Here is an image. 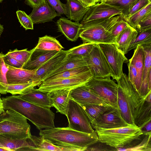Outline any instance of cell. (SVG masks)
<instances>
[{
    "instance_id": "56",
    "label": "cell",
    "mask_w": 151,
    "mask_h": 151,
    "mask_svg": "<svg viewBox=\"0 0 151 151\" xmlns=\"http://www.w3.org/2000/svg\"><path fill=\"white\" fill-rule=\"evenodd\" d=\"M113 0H105L102 2H101V3L105 2H106L110 1H113Z\"/></svg>"
},
{
    "instance_id": "51",
    "label": "cell",
    "mask_w": 151,
    "mask_h": 151,
    "mask_svg": "<svg viewBox=\"0 0 151 151\" xmlns=\"http://www.w3.org/2000/svg\"><path fill=\"white\" fill-rule=\"evenodd\" d=\"M84 6L90 7L94 5L96 2L94 0H78Z\"/></svg>"
},
{
    "instance_id": "15",
    "label": "cell",
    "mask_w": 151,
    "mask_h": 151,
    "mask_svg": "<svg viewBox=\"0 0 151 151\" xmlns=\"http://www.w3.org/2000/svg\"><path fill=\"white\" fill-rule=\"evenodd\" d=\"M0 147L9 151H37L35 136L14 139L0 134Z\"/></svg>"
},
{
    "instance_id": "21",
    "label": "cell",
    "mask_w": 151,
    "mask_h": 151,
    "mask_svg": "<svg viewBox=\"0 0 151 151\" xmlns=\"http://www.w3.org/2000/svg\"><path fill=\"white\" fill-rule=\"evenodd\" d=\"M71 90L64 89L47 93L52 107L57 110V112L66 115Z\"/></svg>"
},
{
    "instance_id": "8",
    "label": "cell",
    "mask_w": 151,
    "mask_h": 151,
    "mask_svg": "<svg viewBox=\"0 0 151 151\" xmlns=\"http://www.w3.org/2000/svg\"><path fill=\"white\" fill-rule=\"evenodd\" d=\"M66 116L68 122V127L70 128L86 133L95 132L82 106L70 98Z\"/></svg>"
},
{
    "instance_id": "12",
    "label": "cell",
    "mask_w": 151,
    "mask_h": 151,
    "mask_svg": "<svg viewBox=\"0 0 151 151\" xmlns=\"http://www.w3.org/2000/svg\"><path fill=\"white\" fill-rule=\"evenodd\" d=\"M91 124L95 129H114L130 124L122 118L119 108L113 107L106 111Z\"/></svg>"
},
{
    "instance_id": "36",
    "label": "cell",
    "mask_w": 151,
    "mask_h": 151,
    "mask_svg": "<svg viewBox=\"0 0 151 151\" xmlns=\"http://www.w3.org/2000/svg\"><path fill=\"white\" fill-rule=\"evenodd\" d=\"M150 13H151V1L149 2L143 8L125 20L130 26L136 29L138 23Z\"/></svg>"
},
{
    "instance_id": "4",
    "label": "cell",
    "mask_w": 151,
    "mask_h": 151,
    "mask_svg": "<svg viewBox=\"0 0 151 151\" xmlns=\"http://www.w3.org/2000/svg\"><path fill=\"white\" fill-rule=\"evenodd\" d=\"M121 15L96 19L81 24L79 37L83 42L96 44L115 43L112 34L115 25L120 19Z\"/></svg>"
},
{
    "instance_id": "7",
    "label": "cell",
    "mask_w": 151,
    "mask_h": 151,
    "mask_svg": "<svg viewBox=\"0 0 151 151\" xmlns=\"http://www.w3.org/2000/svg\"><path fill=\"white\" fill-rule=\"evenodd\" d=\"M85 85L98 95L107 104L118 108L117 101L118 86L110 77H93Z\"/></svg>"
},
{
    "instance_id": "52",
    "label": "cell",
    "mask_w": 151,
    "mask_h": 151,
    "mask_svg": "<svg viewBox=\"0 0 151 151\" xmlns=\"http://www.w3.org/2000/svg\"><path fill=\"white\" fill-rule=\"evenodd\" d=\"M0 97L1 95L0 94V114L4 111V109L3 100Z\"/></svg>"
},
{
    "instance_id": "23",
    "label": "cell",
    "mask_w": 151,
    "mask_h": 151,
    "mask_svg": "<svg viewBox=\"0 0 151 151\" xmlns=\"http://www.w3.org/2000/svg\"><path fill=\"white\" fill-rule=\"evenodd\" d=\"M19 96L24 100L37 105L47 109L52 107L47 93L34 88Z\"/></svg>"
},
{
    "instance_id": "24",
    "label": "cell",
    "mask_w": 151,
    "mask_h": 151,
    "mask_svg": "<svg viewBox=\"0 0 151 151\" xmlns=\"http://www.w3.org/2000/svg\"><path fill=\"white\" fill-rule=\"evenodd\" d=\"M66 1V3L65 4L66 16L71 20L76 22H81L89 7L85 6L78 0Z\"/></svg>"
},
{
    "instance_id": "14",
    "label": "cell",
    "mask_w": 151,
    "mask_h": 151,
    "mask_svg": "<svg viewBox=\"0 0 151 151\" xmlns=\"http://www.w3.org/2000/svg\"><path fill=\"white\" fill-rule=\"evenodd\" d=\"M69 96L70 98L81 105L98 104L109 105L85 84L71 90Z\"/></svg>"
},
{
    "instance_id": "2",
    "label": "cell",
    "mask_w": 151,
    "mask_h": 151,
    "mask_svg": "<svg viewBox=\"0 0 151 151\" xmlns=\"http://www.w3.org/2000/svg\"><path fill=\"white\" fill-rule=\"evenodd\" d=\"M4 109L14 110L32 123L39 130L55 127V114L50 109L27 102L19 96L2 98Z\"/></svg>"
},
{
    "instance_id": "33",
    "label": "cell",
    "mask_w": 151,
    "mask_h": 151,
    "mask_svg": "<svg viewBox=\"0 0 151 151\" xmlns=\"http://www.w3.org/2000/svg\"><path fill=\"white\" fill-rule=\"evenodd\" d=\"M81 105L84 110L91 124L106 111L112 107L110 105L98 104Z\"/></svg>"
},
{
    "instance_id": "55",
    "label": "cell",
    "mask_w": 151,
    "mask_h": 151,
    "mask_svg": "<svg viewBox=\"0 0 151 151\" xmlns=\"http://www.w3.org/2000/svg\"><path fill=\"white\" fill-rule=\"evenodd\" d=\"M104 0H96L95 2L96 3H97L102 2Z\"/></svg>"
},
{
    "instance_id": "58",
    "label": "cell",
    "mask_w": 151,
    "mask_h": 151,
    "mask_svg": "<svg viewBox=\"0 0 151 151\" xmlns=\"http://www.w3.org/2000/svg\"><path fill=\"white\" fill-rule=\"evenodd\" d=\"M94 0L95 1H95H96V0Z\"/></svg>"
},
{
    "instance_id": "25",
    "label": "cell",
    "mask_w": 151,
    "mask_h": 151,
    "mask_svg": "<svg viewBox=\"0 0 151 151\" xmlns=\"http://www.w3.org/2000/svg\"><path fill=\"white\" fill-rule=\"evenodd\" d=\"M138 32L130 26L124 30L115 40V44L118 49L124 54H126L131 44L135 39Z\"/></svg>"
},
{
    "instance_id": "3",
    "label": "cell",
    "mask_w": 151,
    "mask_h": 151,
    "mask_svg": "<svg viewBox=\"0 0 151 151\" xmlns=\"http://www.w3.org/2000/svg\"><path fill=\"white\" fill-rule=\"evenodd\" d=\"M118 86L117 104L121 114L129 124H135L145 101L123 73L116 81Z\"/></svg>"
},
{
    "instance_id": "16",
    "label": "cell",
    "mask_w": 151,
    "mask_h": 151,
    "mask_svg": "<svg viewBox=\"0 0 151 151\" xmlns=\"http://www.w3.org/2000/svg\"><path fill=\"white\" fill-rule=\"evenodd\" d=\"M6 65L8 68L6 74L8 84L26 83L37 81L35 80L36 70L18 68Z\"/></svg>"
},
{
    "instance_id": "47",
    "label": "cell",
    "mask_w": 151,
    "mask_h": 151,
    "mask_svg": "<svg viewBox=\"0 0 151 151\" xmlns=\"http://www.w3.org/2000/svg\"><path fill=\"white\" fill-rule=\"evenodd\" d=\"M129 70L128 79L135 88L137 76L136 69L134 65L129 60L127 61Z\"/></svg>"
},
{
    "instance_id": "22",
    "label": "cell",
    "mask_w": 151,
    "mask_h": 151,
    "mask_svg": "<svg viewBox=\"0 0 151 151\" xmlns=\"http://www.w3.org/2000/svg\"><path fill=\"white\" fill-rule=\"evenodd\" d=\"M145 53V61L140 87L138 93L144 97L150 91L148 88V78L151 73V44L142 45Z\"/></svg>"
},
{
    "instance_id": "1",
    "label": "cell",
    "mask_w": 151,
    "mask_h": 151,
    "mask_svg": "<svg viewBox=\"0 0 151 151\" xmlns=\"http://www.w3.org/2000/svg\"><path fill=\"white\" fill-rule=\"evenodd\" d=\"M40 137L58 146L71 148L76 151H85L87 147L99 140L95 131L91 133L77 131L68 127L40 130Z\"/></svg>"
},
{
    "instance_id": "27",
    "label": "cell",
    "mask_w": 151,
    "mask_h": 151,
    "mask_svg": "<svg viewBox=\"0 0 151 151\" xmlns=\"http://www.w3.org/2000/svg\"><path fill=\"white\" fill-rule=\"evenodd\" d=\"M128 60L134 65L137 71V76L135 88L138 93L141 86L145 61L144 51L142 45L137 46L132 56Z\"/></svg>"
},
{
    "instance_id": "17",
    "label": "cell",
    "mask_w": 151,
    "mask_h": 151,
    "mask_svg": "<svg viewBox=\"0 0 151 151\" xmlns=\"http://www.w3.org/2000/svg\"><path fill=\"white\" fill-rule=\"evenodd\" d=\"M29 15L34 24H38L51 22L55 18L61 15L50 6L46 1L39 6L33 8Z\"/></svg>"
},
{
    "instance_id": "45",
    "label": "cell",
    "mask_w": 151,
    "mask_h": 151,
    "mask_svg": "<svg viewBox=\"0 0 151 151\" xmlns=\"http://www.w3.org/2000/svg\"><path fill=\"white\" fill-rule=\"evenodd\" d=\"M49 4L58 14L60 15L66 14L65 4L62 3L60 0H46Z\"/></svg>"
},
{
    "instance_id": "10",
    "label": "cell",
    "mask_w": 151,
    "mask_h": 151,
    "mask_svg": "<svg viewBox=\"0 0 151 151\" xmlns=\"http://www.w3.org/2000/svg\"><path fill=\"white\" fill-rule=\"evenodd\" d=\"M93 77L91 72L71 77L42 82L38 89L46 93L64 89L72 90L85 84Z\"/></svg>"
},
{
    "instance_id": "13",
    "label": "cell",
    "mask_w": 151,
    "mask_h": 151,
    "mask_svg": "<svg viewBox=\"0 0 151 151\" xmlns=\"http://www.w3.org/2000/svg\"><path fill=\"white\" fill-rule=\"evenodd\" d=\"M122 10L117 6L106 2L97 3L89 8L80 22L81 24L92 21L122 15Z\"/></svg>"
},
{
    "instance_id": "28",
    "label": "cell",
    "mask_w": 151,
    "mask_h": 151,
    "mask_svg": "<svg viewBox=\"0 0 151 151\" xmlns=\"http://www.w3.org/2000/svg\"><path fill=\"white\" fill-rule=\"evenodd\" d=\"M86 65H87L86 61L83 57L75 56H66L65 60L49 73L43 80L47 77L58 73Z\"/></svg>"
},
{
    "instance_id": "57",
    "label": "cell",
    "mask_w": 151,
    "mask_h": 151,
    "mask_svg": "<svg viewBox=\"0 0 151 151\" xmlns=\"http://www.w3.org/2000/svg\"><path fill=\"white\" fill-rule=\"evenodd\" d=\"M149 1H151V0H149Z\"/></svg>"
},
{
    "instance_id": "49",
    "label": "cell",
    "mask_w": 151,
    "mask_h": 151,
    "mask_svg": "<svg viewBox=\"0 0 151 151\" xmlns=\"http://www.w3.org/2000/svg\"><path fill=\"white\" fill-rule=\"evenodd\" d=\"M46 0H26L25 3L31 7H37L44 3Z\"/></svg>"
},
{
    "instance_id": "59",
    "label": "cell",
    "mask_w": 151,
    "mask_h": 151,
    "mask_svg": "<svg viewBox=\"0 0 151 151\" xmlns=\"http://www.w3.org/2000/svg\"></svg>"
},
{
    "instance_id": "19",
    "label": "cell",
    "mask_w": 151,
    "mask_h": 151,
    "mask_svg": "<svg viewBox=\"0 0 151 151\" xmlns=\"http://www.w3.org/2000/svg\"><path fill=\"white\" fill-rule=\"evenodd\" d=\"M67 50H61L36 70L35 80L42 82L46 76L66 58Z\"/></svg>"
},
{
    "instance_id": "50",
    "label": "cell",
    "mask_w": 151,
    "mask_h": 151,
    "mask_svg": "<svg viewBox=\"0 0 151 151\" xmlns=\"http://www.w3.org/2000/svg\"><path fill=\"white\" fill-rule=\"evenodd\" d=\"M143 133H147L151 132V120H150L140 127Z\"/></svg>"
},
{
    "instance_id": "34",
    "label": "cell",
    "mask_w": 151,
    "mask_h": 151,
    "mask_svg": "<svg viewBox=\"0 0 151 151\" xmlns=\"http://www.w3.org/2000/svg\"><path fill=\"white\" fill-rule=\"evenodd\" d=\"M37 151H76L71 148L62 147L55 145L42 137H35Z\"/></svg>"
},
{
    "instance_id": "31",
    "label": "cell",
    "mask_w": 151,
    "mask_h": 151,
    "mask_svg": "<svg viewBox=\"0 0 151 151\" xmlns=\"http://www.w3.org/2000/svg\"><path fill=\"white\" fill-rule=\"evenodd\" d=\"M151 91L145 96V101L143 108L135 122V124L141 127L148 121L151 120Z\"/></svg>"
},
{
    "instance_id": "32",
    "label": "cell",
    "mask_w": 151,
    "mask_h": 151,
    "mask_svg": "<svg viewBox=\"0 0 151 151\" xmlns=\"http://www.w3.org/2000/svg\"><path fill=\"white\" fill-rule=\"evenodd\" d=\"M42 82L32 81L28 83L8 84L6 92L12 95L22 94L26 93L37 86H39Z\"/></svg>"
},
{
    "instance_id": "9",
    "label": "cell",
    "mask_w": 151,
    "mask_h": 151,
    "mask_svg": "<svg viewBox=\"0 0 151 151\" xmlns=\"http://www.w3.org/2000/svg\"><path fill=\"white\" fill-rule=\"evenodd\" d=\"M84 58L93 77L112 76L111 68L98 44H95L91 52Z\"/></svg>"
},
{
    "instance_id": "44",
    "label": "cell",
    "mask_w": 151,
    "mask_h": 151,
    "mask_svg": "<svg viewBox=\"0 0 151 151\" xmlns=\"http://www.w3.org/2000/svg\"><path fill=\"white\" fill-rule=\"evenodd\" d=\"M151 29V13L144 17L137 24L136 29L138 33Z\"/></svg>"
},
{
    "instance_id": "35",
    "label": "cell",
    "mask_w": 151,
    "mask_h": 151,
    "mask_svg": "<svg viewBox=\"0 0 151 151\" xmlns=\"http://www.w3.org/2000/svg\"><path fill=\"white\" fill-rule=\"evenodd\" d=\"M95 44L90 42H83L82 44L67 50V56H75L84 58L91 52Z\"/></svg>"
},
{
    "instance_id": "43",
    "label": "cell",
    "mask_w": 151,
    "mask_h": 151,
    "mask_svg": "<svg viewBox=\"0 0 151 151\" xmlns=\"http://www.w3.org/2000/svg\"><path fill=\"white\" fill-rule=\"evenodd\" d=\"M120 19L115 25L112 34L115 41L116 39L125 29L130 26L128 23L122 17V15Z\"/></svg>"
},
{
    "instance_id": "42",
    "label": "cell",
    "mask_w": 151,
    "mask_h": 151,
    "mask_svg": "<svg viewBox=\"0 0 151 151\" xmlns=\"http://www.w3.org/2000/svg\"><path fill=\"white\" fill-rule=\"evenodd\" d=\"M85 151H117V148L102 142L99 140L88 147Z\"/></svg>"
},
{
    "instance_id": "37",
    "label": "cell",
    "mask_w": 151,
    "mask_h": 151,
    "mask_svg": "<svg viewBox=\"0 0 151 151\" xmlns=\"http://www.w3.org/2000/svg\"><path fill=\"white\" fill-rule=\"evenodd\" d=\"M151 44V29L138 33L134 42L130 46L128 52L135 48L139 45Z\"/></svg>"
},
{
    "instance_id": "30",
    "label": "cell",
    "mask_w": 151,
    "mask_h": 151,
    "mask_svg": "<svg viewBox=\"0 0 151 151\" xmlns=\"http://www.w3.org/2000/svg\"><path fill=\"white\" fill-rule=\"evenodd\" d=\"M90 72L91 71L88 66L86 65L58 73L47 77L43 81H51L68 78L85 74Z\"/></svg>"
},
{
    "instance_id": "29",
    "label": "cell",
    "mask_w": 151,
    "mask_h": 151,
    "mask_svg": "<svg viewBox=\"0 0 151 151\" xmlns=\"http://www.w3.org/2000/svg\"><path fill=\"white\" fill-rule=\"evenodd\" d=\"M35 48L40 50L57 51L64 48L55 38L47 35L39 37L37 44Z\"/></svg>"
},
{
    "instance_id": "6",
    "label": "cell",
    "mask_w": 151,
    "mask_h": 151,
    "mask_svg": "<svg viewBox=\"0 0 151 151\" xmlns=\"http://www.w3.org/2000/svg\"><path fill=\"white\" fill-rule=\"evenodd\" d=\"M101 142L116 148L123 147L143 134L135 124L121 127L95 129Z\"/></svg>"
},
{
    "instance_id": "46",
    "label": "cell",
    "mask_w": 151,
    "mask_h": 151,
    "mask_svg": "<svg viewBox=\"0 0 151 151\" xmlns=\"http://www.w3.org/2000/svg\"><path fill=\"white\" fill-rule=\"evenodd\" d=\"M150 1H151L149 0H139L131 9L127 15L124 19L125 20L129 18L143 8Z\"/></svg>"
},
{
    "instance_id": "18",
    "label": "cell",
    "mask_w": 151,
    "mask_h": 151,
    "mask_svg": "<svg viewBox=\"0 0 151 151\" xmlns=\"http://www.w3.org/2000/svg\"><path fill=\"white\" fill-rule=\"evenodd\" d=\"M30 50V56L22 68L36 70L59 51L40 50L35 47Z\"/></svg>"
},
{
    "instance_id": "38",
    "label": "cell",
    "mask_w": 151,
    "mask_h": 151,
    "mask_svg": "<svg viewBox=\"0 0 151 151\" xmlns=\"http://www.w3.org/2000/svg\"><path fill=\"white\" fill-rule=\"evenodd\" d=\"M4 54L0 53V93L3 94L7 93L6 89L8 85L6 78V74L8 68L3 59Z\"/></svg>"
},
{
    "instance_id": "39",
    "label": "cell",
    "mask_w": 151,
    "mask_h": 151,
    "mask_svg": "<svg viewBox=\"0 0 151 151\" xmlns=\"http://www.w3.org/2000/svg\"><path fill=\"white\" fill-rule=\"evenodd\" d=\"M139 0H114L105 2L119 6L122 10V16L124 19L132 7Z\"/></svg>"
},
{
    "instance_id": "40",
    "label": "cell",
    "mask_w": 151,
    "mask_h": 151,
    "mask_svg": "<svg viewBox=\"0 0 151 151\" xmlns=\"http://www.w3.org/2000/svg\"><path fill=\"white\" fill-rule=\"evenodd\" d=\"M30 53L31 50H28L27 49L21 50L16 49L13 50H10L6 54L20 62L23 66L28 60Z\"/></svg>"
},
{
    "instance_id": "26",
    "label": "cell",
    "mask_w": 151,
    "mask_h": 151,
    "mask_svg": "<svg viewBox=\"0 0 151 151\" xmlns=\"http://www.w3.org/2000/svg\"><path fill=\"white\" fill-rule=\"evenodd\" d=\"M151 132L143 133L130 143L123 147L117 148V151H151Z\"/></svg>"
},
{
    "instance_id": "41",
    "label": "cell",
    "mask_w": 151,
    "mask_h": 151,
    "mask_svg": "<svg viewBox=\"0 0 151 151\" xmlns=\"http://www.w3.org/2000/svg\"><path fill=\"white\" fill-rule=\"evenodd\" d=\"M16 14L21 25L25 29H33V23L31 18L23 11L17 10Z\"/></svg>"
},
{
    "instance_id": "5",
    "label": "cell",
    "mask_w": 151,
    "mask_h": 151,
    "mask_svg": "<svg viewBox=\"0 0 151 151\" xmlns=\"http://www.w3.org/2000/svg\"><path fill=\"white\" fill-rule=\"evenodd\" d=\"M0 134L14 139L27 138L32 135L27 119L11 109L4 110L0 114Z\"/></svg>"
},
{
    "instance_id": "11",
    "label": "cell",
    "mask_w": 151,
    "mask_h": 151,
    "mask_svg": "<svg viewBox=\"0 0 151 151\" xmlns=\"http://www.w3.org/2000/svg\"><path fill=\"white\" fill-rule=\"evenodd\" d=\"M105 57L112 71L111 77L117 81L121 77L123 73V65L128 60L124 54L117 48L115 43L98 44Z\"/></svg>"
},
{
    "instance_id": "48",
    "label": "cell",
    "mask_w": 151,
    "mask_h": 151,
    "mask_svg": "<svg viewBox=\"0 0 151 151\" xmlns=\"http://www.w3.org/2000/svg\"><path fill=\"white\" fill-rule=\"evenodd\" d=\"M3 59L5 64L10 66L18 68H22V65L20 62L9 55H4Z\"/></svg>"
},
{
    "instance_id": "20",
    "label": "cell",
    "mask_w": 151,
    "mask_h": 151,
    "mask_svg": "<svg viewBox=\"0 0 151 151\" xmlns=\"http://www.w3.org/2000/svg\"><path fill=\"white\" fill-rule=\"evenodd\" d=\"M56 24L59 31L69 40L75 41L79 37L82 25L79 22L62 17L57 21Z\"/></svg>"
},
{
    "instance_id": "54",
    "label": "cell",
    "mask_w": 151,
    "mask_h": 151,
    "mask_svg": "<svg viewBox=\"0 0 151 151\" xmlns=\"http://www.w3.org/2000/svg\"><path fill=\"white\" fill-rule=\"evenodd\" d=\"M9 151L6 148L0 147V151Z\"/></svg>"
},
{
    "instance_id": "53",
    "label": "cell",
    "mask_w": 151,
    "mask_h": 151,
    "mask_svg": "<svg viewBox=\"0 0 151 151\" xmlns=\"http://www.w3.org/2000/svg\"><path fill=\"white\" fill-rule=\"evenodd\" d=\"M4 29L3 25L1 24L0 22V37L2 34Z\"/></svg>"
}]
</instances>
